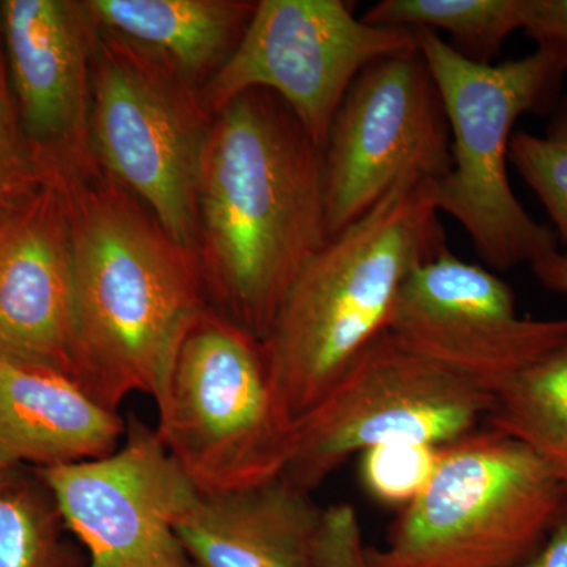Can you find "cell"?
<instances>
[{
  "mask_svg": "<svg viewBox=\"0 0 567 567\" xmlns=\"http://www.w3.org/2000/svg\"><path fill=\"white\" fill-rule=\"evenodd\" d=\"M48 174L22 132L9 70L0 48V212L39 188Z\"/></svg>",
  "mask_w": 567,
  "mask_h": 567,
  "instance_id": "cell-22",
  "label": "cell"
},
{
  "mask_svg": "<svg viewBox=\"0 0 567 567\" xmlns=\"http://www.w3.org/2000/svg\"><path fill=\"white\" fill-rule=\"evenodd\" d=\"M153 401L156 434L200 494L240 491L286 472L295 421L262 341L210 306L183 339Z\"/></svg>",
  "mask_w": 567,
  "mask_h": 567,
  "instance_id": "cell-6",
  "label": "cell"
},
{
  "mask_svg": "<svg viewBox=\"0 0 567 567\" xmlns=\"http://www.w3.org/2000/svg\"><path fill=\"white\" fill-rule=\"evenodd\" d=\"M486 421L529 447L567 487V344L499 388Z\"/></svg>",
  "mask_w": 567,
  "mask_h": 567,
  "instance_id": "cell-18",
  "label": "cell"
},
{
  "mask_svg": "<svg viewBox=\"0 0 567 567\" xmlns=\"http://www.w3.org/2000/svg\"><path fill=\"white\" fill-rule=\"evenodd\" d=\"M200 89L132 41L99 28L92 62L96 166L196 256L197 188L212 123Z\"/></svg>",
  "mask_w": 567,
  "mask_h": 567,
  "instance_id": "cell-7",
  "label": "cell"
},
{
  "mask_svg": "<svg viewBox=\"0 0 567 567\" xmlns=\"http://www.w3.org/2000/svg\"><path fill=\"white\" fill-rule=\"evenodd\" d=\"M328 240L364 218L395 183L451 169L445 106L420 50L365 66L336 111L322 148Z\"/></svg>",
  "mask_w": 567,
  "mask_h": 567,
  "instance_id": "cell-10",
  "label": "cell"
},
{
  "mask_svg": "<svg viewBox=\"0 0 567 567\" xmlns=\"http://www.w3.org/2000/svg\"><path fill=\"white\" fill-rule=\"evenodd\" d=\"M85 3L100 29L151 51L200 89L199 81L208 80L244 37L257 2L91 0Z\"/></svg>",
  "mask_w": 567,
  "mask_h": 567,
  "instance_id": "cell-17",
  "label": "cell"
},
{
  "mask_svg": "<svg viewBox=\"0 0 567 567\" xmlns=\"http://www.w3.org/2000/svg\"><path fill=\"white\" fill-rule=\"evenodd\" d=\"M374 28L445 31L466 61L492 65L511 33L524 28V0H382L361 18Z\"/></svg>",
  "mask_w": 567,
  "mask_h": 567,
  "instance_id": "cell-19",
  "label": "cell"
},
{
  "mask_svg": "<svg viewBox=\"0 0 567 567\" xmlns=\"http://www.w3.org/2000/svg\"><path fill=\"white\" fill-rule=\"evenodd\" d=\"M0 346L73 372V246L54 173L0 212Z\"/></svg>",
  "mask_w": 567,
  "mask_h": 567,
  "instance_id": "cell-14",
  "label": "cell"
},
{
  "mask_svg": "<svg viewBox=\"0 0 567 567\" xmlns=\"http://www.w3.org/2000/svg\"><path fill=\"white\" fill-rule=\"evenodd\" d=\"M386 331L494 395L567 344V317L522 319L503 279L445 249L406 276Z\"/></svg>",
  "mask_w": 567,
  "mask_h": 567,
  "instance_id": "cell-12",
  "label": "cell"
},
{
  "mask_svg": "<svg viewBox=\"0 0 567 567\" xmlns=\"http://www.w3.org/2000/svg\"><path fill=\"white\" fill-rule=\"evenodd\" d=\"M54 174L73 246V374L118 413L133 393L158 395L183 339L210 305L196 256L100 167Z\"/></svg>",
  "mask_w": 567,
  "mask_h": 567,
  "instance_id": "cell-2",
  "label": "cell"
},
{
  "mask_svg": "<svg viewBox=\"0 0 567 567\" xmlns=\"http://www.w3.org/2000/svg\"><path fill=\"white\" fill-rule=\"evenodd\" d=\"M522 31L567 73V0H524Z\"/></svg>",
  "mask_w": 567,
  "mask_h": 567,
  "instance_id": "cell-25",
  "label": "cell"
},
{
  "mask_svg": "<svg viewBox=\"0 0 567 567\" xmlns=\"http://www.w3.org/2000/svg\"><path fill=\"white\" fill-rule=\"evenodd\" d=\"M317 567H371L365 558L360 518L352 505H334L323 511L316 544Z\"/></svg>",
  "mask_w": 567,
  "mask_h": 567,
  "instance_id": "cell-24",
  "label": "cell"
},
{
  "mask_svg": "<svg viewBox=\"0 0 567 567\" xmlns=\"http://www.w3.org/2000/svg\"><path fill=\"white\" fill-rule=\"evenodd\" d=\"M567 514V487L537 454L495 429L440 446L431 476L402 506L371 567H514Z\"/></svg>",
  "mask_w": 567,
  "mask_h": 567,
  "instance_id": "cell-4",
  "label": "cell"
},
{
  "mask_svg": "<svg viewBox=\"0 0 567 567\" xmlns=\"http://www.w3.org/2000/svg\"><path fill=\"white\" fill-rule=\"evenodd\" d=\"M532 268L544 287L554 292L567 295V256L565 252L547 254L536 260Z\"/></svg>",
  "mask_w": 567,
  "mask_h": 567,
  "instance_id": "cell-27",
  "label": "cell"
},
{
  "mask_svg": "<svg viewBox=\"0 0 567 567\" xmlns=\"http://www.w3.org/2000/svg\"><path fill=\"white\" fill-rule=\"evenodd\" d=\"M10 470H2L0 468V483H2L3 480H6V476L9 475Z\"/></svg>",
  "mask_w": 567,
  "mask_h": 567,
  "instance_id": "cell-28",
  "label": "cell"
},
{
  "mask_svg": "<svg viewBox=\"0 0 567 567\" xmlns=\"http://www.w3.org/2000/svg\"><path fill=\"white\" fill-rule=\"evenodd\" d=\"M0 28L22 132L48 171L95 169L92 62L99 25L85 2L6 0Z\"/></svg>",
  "mask_w": 567,
  "mask_h": 567,
  "instance_id": "cell-13",
  "label": "cell"
},
{
  "mask_svg": "<svg viewBox=\"0 0 567 567\" xmlns=\"http://www.w3.org/2000/svg\"><path fill=\"white\" fill-rule=\"evenodd\" d=\"M50 488L20 468L0 483V567H87Z\"/></svg>",
  "mask_w": 567,
  "mask_h": 567,
  "instance_id": "cell-20",
  "label": "cell"
},
{
  "mask_svg": "<svg viewBox=\"0 0 567 567\" xmlns=\"http://www.w3.org/2000/svg\"><path fill=\"white\" fill-rule=\"evenodd\" d=\"M328 241L322 148L254 89L215 115L197 188V265L208 305L264 341Z\"/></svg>",
  "mask_w": 567,
  "mask_h": 567,
  "instance_id": "cell-1",
  "label": "cell"
},
{
  "mask_svg": "<svg viewBox=\"0 0 567 567\" xmlns=\"http://www.w3.org/2000/svg\"><path fill=\"white\" fill-rule=\"evenodd\" d=\"M413 32L451 130V169L435 183L436 208L464 227L477 256L495 270L533 265L558 251L554 230L518 203L507 162L518 117L551 106L565 73L546 51L481 65L434 31Z\"/></svg>",
  "mask_w": 567,
  "mask_h": 567,
  "instance_id": "cell-5",
  "label": "cell"
},
{
  "mask_svg": "<svg viewBox=\"0 0 567 567\" xmlns=\"http://www.w3.org/2000/svg\"><path fill=\"white\" fill-rule=\"evenodd\" d=\"M514 567H567V514L527 561Z\"/></svg>",
  "mask_w": 567,
  "mask_h": 567,
  "instance_id": "cell-26",
  "label": "cell"
},
{
  "mask_svg": "<svg viewBox=\"0 0 567 567\" xmlns=\"http://www.w3.org/2000/svg\"><path fill=\"white\" fill-rule=\"evenodd\" d=\"M416 47L415 32L374 28L342 0H260L235 50L200 87V100L216 115L241 93H275L323 148L354 78Z\"/></svg>",
  "mask_w": 567,
  "mask_h": 567,
  "instance_id": "cell-9",
  "label": "cell"
},
{
  "mask_svg": "<svg viewBox=\"0 0 567 567\" xmlns=\"http://www.w3.org/2000/svg\"><path fill=\"white\" fill-rule=\"evenodd\" d=\"M126 423L100 405L73 372L0 346V468H37L114 453Z\"/></svg>",
  "mask_w": 567,
  "mask_h": 567,
  "instance_id": "cell-15",
  "label": "cell"
},
{
  "mask_svg": "<svg viewBox=\"0 0 567 567\" xmlns=\"http://www.w3.org/2000/svg\"><path fill=\"white\" fill-rule=\"evenodd\" d=\"M107 456L37 468L87 567H192L175 522L197 495L155 427L126 421Z\"/></svg>",
  "mask_w": 567,
  "mask_h": 567,
  "instance_id": "cell-11",
  "label": "cell"
},
{
  "mask_svg": "<svg viewBox=\"0 0 567 567\" xmlns=\"http://www.w3.org/2000/svg\"><path fill=\"white\" fill-rule=\"evenodd\" d=\"M435 182L410 174L306 264L264 339L279 399L293 421L385 333L406 276L445 251Z\"/></svg>",
  "mask_w": 567,
  "mask_h": 567,
  "instance_id": "cell-3",
  "label": "cell"
},
{
  "mask_svg": "<svg viewBox=\"0 0 567 567\" xmlns=\"http://www.w3.org/2000/svg\"><path fill=\"white\" fill-rule=\"evenodd\" d=\"M494 395L382 333L295 421L284 477L309 494L354 454L393 445L443 446L486 421Z\"/></svg>",
  "mask_w": 567,
  "mask_h": 567,
  "instance_id": "cell-8",
  "label": "cell"
},
{
  "mask_svg": "<svg viewBox=\"0 0 567 567\" xmlns=\"http://www.w3.org/2000/svg\"><path fill=\"white\" fill-rule=\"evenodd\" d=\"M439 450L431 445H393L361 454L364 487L379 502L405 506L427 483Z\"/></svg>",
  "mask_w": 567,
  "mask_h": 567,
  "instance_id": "cell-23",
  "label": "cell"
},
{
  "mask_svg": "<svg viewBox=\"0 0 567 567\" xmlns=\"http://www.w3.org/2000/svg\"><path fill=\"white\" fill-rule=\"evenodd\" d=\"M323 511L278 476L240 491L197 492L175 533L192 567H317Z\"/></svg>",
  "mask_w": 567,
  "mask_h": 567,
  "instance_id": "cell-16",
  "label": "cell"
},
{
  "mask_svg": "<svg viewBox=\"0 0 567 567\" xmlns=\"http://www.w3.org/2000/svg\"><path fill=\"white\" fill-rule=\"evenodd\" d=\"M509 162L546 207L567 256V96L557 106L546 133L513 134Z\"/></svg>",
  "mask_w": 567,
  "mask_h": 567,
  "instance_id": "cell-21",
  "label": "cell"
}]
</instances>
